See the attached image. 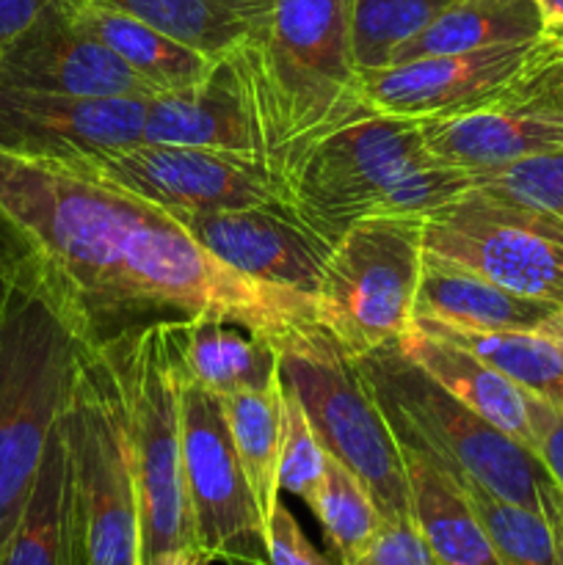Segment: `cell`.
<instances>
[{"mask_svg":"<svg viewBox=\"0 0 563 565\" xmlns=\"http://www.w3.org/2000/svg\"><path fill=\"white\" fill-rule=\"evenodd\" d=\"M533 42L497 44L458 55H428L359 72L364 108L370 114L412 121L467 114L506 92L508 83L528 64Z\"/></svg>","mask_w":563,"mask_h":565,"instance_id":"cell-14","label":"cell"},{"mask_svg":"<svg viewBox=\"0 0 563 565\" xmlns=\"http://www.w3.org/2000/svg\"><path fill=\"white\" fill-rule=\"evenodd\" d=\"M177 356L188 381L215 397L265 390L279 379V348L219 318L177 323Z\"/></svg>","mask_w":563,"mask_h":565,"instance_id":"cell-21","label":"cell"},{"mask_svg":"<svg viewBox=\"0 0 563 565\" xmlns=\"http://www.w3.org/2000/svg\"><path fill=\"white\" fill-rule=\"evenodd\" d=\"M351 362L401 450L419 452L456 483H472L497 500L544 513L552 478L539 456L456 401L397 342Z\"/></svg>","mask_w":563,"mask_h":565,"instance_id":"cell-4","label":"cell"},{"mask_svg":"<svg viewBox=\"0 0 563 565\" xmlns=\"http://www.w3.org/2000/svg\"><path fill=\"white\" fill-rule=\"evenodd\" d=\"M453 0H351V55L359 72L381 70L406 39Z\"/></svg>","mask_w":563,"mask_h":565,"instance_id":"cell-30","label":"cell"},{"mask_svg":"<svg viewBox=\"0 0 563 565\" xmlns=\"http://www.w3.org/2000/svg\"><path fill=\"white\" fill-rule=\"evenodd\" d=\"M166 36L224 58L241 47L268 14L270 0H103Z\"/></svg>","mask_w":563,"mask_h":565,"instance_id":"cell-25","label":"cell"},{"mask_svg":"<svg viewBox=\"0 0 563 565\" xmlns=\"http://www.w3.org/2000/svg\"><path fill=\"white\" fill-rule=\"evenodd\" d=\"M83 163L174 215H208L279 202L263 166L213 149L138 141L83 158Z\"/></svg>","mask_w":563,"mask_h":565,"instance_id":"cell-12","label":"cell"},{"mask_svg":"<svg viewBox=\"0 0 563 565\" xmlns=\"http://www.w3.org/2000/svg\"><path fill=\"white\" fill-rule=\"evenodd\" d=\"M541 33L544 22L530 0H453L392 53L390 64L533 42Z\"/></svg>","mask_w":563,"mask_h":565,"instance_id":"cell-23","label":"cell"},{"mask_svg":"<svg viewBox=\"0 0 563 565\" xmlns=\"http://www.w3.org/2000/svg\"><path fill=\"white\" fill-rule=\"evenodd\" d=\"M353 565H439L417 519H384L375 539Z\"/></svg>","mask_w":563,"mask_h":565,"instance_id":"cell-35","label":"cell"},{"mask_svg":"<svg viewBox=\"0 0 563 565\" xmlns=\"http://www.w3.org/2000/svg\"><path fill=\"white\" fill-rule=\"evenodd\" d=\"M279 373L326 452L368 486L384 519H414L406 456L337 342L323 329L296 337L279 348Z\"/></svg>","mask_w":563,"mask_h":565,"instance_id":"cell-8","label":"cell"},{"mask_svg":"<svg viewBox=\"0 0 563 565\" xmlns=\"http://www.w3.org/2000/svg\"><path fill=\"white\" fill-rule=\"evenodd\" d=\"M144 141L213 149L259 163L252 114L224 58L199 86L147 99Z\"/></svg>","mask_w":563,"mask_h":565,"instance_id":"cell-18","label":"cell"},{"mask_svg":"<svg viewBox=\"0 0 563 565\" xmlns=\"http://www.w3.org/2000/svg\"><path fill=\"white\" fill-rule=\"evenodd\" d=\"M147 99L66 97L0 83V152L83 160L144 141Z\"/></svg>","mask_w":563,"mask_h":565,"instance_id":"cell-15","label":"cell"},{"mask_svg":"<svg viewBox=\"0 0 563 565\" xmlns=\"http://www.w3.org/2000/svg\"><path fill=\"white\" fill-rule=\"evenodd\" d=\"M423 254L419 218L362 221L334 243L315 318L348 359L392 345L412 329Z\"/></svg>","mask_w":563,"mask_h":565,"instance_id":"cell-9","label":"cell"},{"mask_svg":"<svg viewBox=\"0 0 563 565\" xmlns=\"http://www.w3.org/2000/svg\"><path fill=\"white\" fill-rule=\"evenodd\" d=\"M9 292H11L9 279H6L3 270H0V309H3V307H6V301H9Z\"/></svg>","mask_w":563,"mask_h":565,"instance_id":"cell-41","label":"cell"},{"mask_svg":"<svg viewBox=\"0 0 563 565\" xmlns=\"http://www.w3.org/2000/svg\"><path fill=\"white\" fill-rule=\"evenodd\" d=\"M456 483V480H453ZM478 513L502 565H563L555 533L544 513L497 500L472 483H456Z\"/></svg>","mask_w":563,"mask_h":565,"instance_id":"cell-31","label":"cell"},{"mask_svg":"<svg viewBox=\"0 0 563 565\" xmlns=\"http://www.w3.org/2000/svg\"><path fill=\"white\" fill-rule=\"evenodd\" d=\"M174 218L204 252L235 274L312 301L326 263L334 252V243L304 224L282 202Z\"/></svg>","mask_w":563,"mask_h":565,"instance_id":"cell-13","label":"cell"},{"mask_svg":"<svg viewBox=\"0 0 563 565\" xmlns=\"http://www.w3.org/2000/svg\"><path fill=\"white\" fill-rule=\"evenodd\" d=\"M61 423V419H59ZM0 565H70L66 541V452L61 425L50 439L28 505L0 546Z\"/></svg>","mask_w":563,"mask_h":565,"instance_id":"cell-28","label":"cell"},{"mask_svg":"<svg viewBox=\"0 0 563 565\" xmlns=\"http://www.w3.org/2000/svg\"><path fill=\"white\" fill-rule=\"evenodd\" d=\"M0 83L66 97H155L119 55L75 22L64 0H53L25 33L0 53Z\"/></svg>","mask_w":563,"mask_h":565,"instance_id":"cell-16","label":"cell"},{"mask_svg":"<svg viewBox=\"0 0 563 565\" xmlns=\"http://www.w3.org/2000/svg\"><path fill=\"white\" fill-rule=\"evenodd\" d=\"M0 270L92 345L158 320L219 318L276 348L320 329L312 298L235 274L83 160L0 152Z\"/></svg>","mask_w":563,"mask_h":565,"instance_id":"cell-1","label":"cell"},{"mask_svg":"<svg viewBox=\"0 0 563 565\" xmlns=\"http://www.w3.org/2000/svg\"><path fill=\"white\" fill-rule=\"evenodd\" d=\"M469 180L475 191L508 199L563 224V149L533 154L502 169L480 171Z\"/></svg>","mask_w":563,"mask_h":565,"instance_id":"cell-32","label":"cell"},{"mask_svg":"<svg viewBox=\"0 0 563 565\" xmlns=\"http://www.w3.org/2000/svg\"><path fill=\"white\" fill-rule=\"evenodd\" d=\"M417 323L478 353L530 395L563 408V309L557 318L533 331H467L434 320Z\"/></svg>","mask_w":563,"mask_h":565,"instance_id":"cell-26","label":"cell"},{"mask_svg":"<svg viewBox=\"0 0 563 565\" xmlns=\"http://www.w3.org/2000/svg\"><path fill=\"white\" fill-rule=\"evenodd\" d=\"M268 177L364 108L351 55V0H270L257 31L224 55Z\"/></svg>","mask_w":563,"mask_h":565,"instance_id":"cell-2","label":"cell"},{"mask_svg":"<svg viewBox=\"0 0 563 565\" xmlns=\"http://www.w3.org/2000/svg\"><path fill=\"white\" fill-rule=\"evenodd\" d=\"M329 452L320 445L301 403L285 390L282 397V445H279V489L312 505L323 486Z\"/></svg>","mask_w":563,"mask_h":565,"instance_id":"cell-33","label":"cell"},{"mask_svg":"<svg viewBox=\"0 0 563 565\" xmlns=\"http://www.w3.org/2000/svg\"><path fill=\"white\" fill-rule=\"evenodd\" d=\"M419 125L431 154L469 177L563 149L561 116L541 114L506 99H491L467 114Z\"/></svg>","mask_w":563,"mask_h":565,"instance_id":"cell-17","label":"cell"},{"mask_svg":"<svg viewBox=\"0 0 563 565\" xmlns=\"http://www.w3.org/2000/svg\"><path fill=\"white\" fill-rule=\"evenodd\" d=\"M397 348L412 359L417 367H423L439 386H445L456 401L472 408L491 425L506 430L524 447H530L533 434H530L528 417V390L491 367L486 359L472 353L469 348L447 340L439 331L414 320L412 329L397 340Z\"/></svg>","mask_w":563,"mask_h":565,"instance_id":"cell-20","label":"cell"},{"mask_svg":"<svg viewBox=\"0 0 563 565\" xmlns=\"http://www.w3.org/2000/svg\"><path fill=\"white\" fill-rule=\"evenodd\" d=\"M282 375L265 390L235 392L219 397L226 430L235 445L237 461L246 472L265 524L279 505V445H282Z\"/></svg>","mask_w":563,"mask_h":565,"instance_id":"cell-27","label":"cell"},{"mask_svg":"<svg viewBox=\"0 0 563 565\" xmlns=\"http://www.w3.org/2000/svg\"><path fill=\"white\" fill-rule=\"evenodd\" d=\"M177 323L182 320H158L103 342L114 367L121 428L136 478L141 565L193 546L182 469Z\"/></svg>","mask_w":563,"mask_h":565,"instance_id":"cell-6","label":"cell"},{"mask_svg":"<svg viewBox=\"0 0 563 565\" xmlns=\"http://www.w3.org/2000/svg\"><path fill=\"white\" fill-rule=\"evenodd\" d=\"M528 417L533 434L530 450L539 456L557 489H563V408L528 392Z\"/></svg>","mask_w":563,"mask_h":565,"instance_id":"cell-36","label":"cell"},{"mask_svg":"<svg viewBox=\"0 0 563 565\" xmlns=\"http://www.w3.org/2000/svg\"><path fill=\"white\" fill-rule=\"evenodd\" d=\"M270 185L287 210L337 243L362 221H425L472 180L431 154L419 121L364 114L309 143Z\"/></svg>","mask_w":563,"mask_h":565,"instance_id":"cell-3","label":"cell"},{"mask_svg":"<svg viewBox=\"0 0 563 565\" xmlns=\"http://www.w3.org/2000/svg\"><path fill=\"white\" fill-rule=\"evenodd\" d=\"M539 11L544 31H563V0H530Z\"/></svg>","mask_w":563,"mask_h":565,"instance_id":"cell-40","label":"cell"},{"mask_svg":"<svg viewBox=\"0 0 563 565\" xmlns=\"http://www.w3.org/2000/svg\"><path fill=\"white\" fill-rule=\"evenodd\" d=\"M309 511L318 516L340 565L357 563L384 524V513L368 486L331 456L323 486Z\"/></svg>","mask_w":563,"mask_h":565,"instance_id":"cell-29","label":"cell"},{"mask_svg":"<svg viewBox=\"0 0 563 565\" xmlns=\"http://www.w3.org/2000/svg\"><path fill=\"white\" fill-rule=\"evenodd\" d=\"M423 248L513 296L563 309V224L469 188L423 221Z\"/></svg>","mask_w":563,"mask_h":565,"instance_id":"cell-10","label":"cell"},{"mask_svg":"<svg viewBox=\"0 0 563 565\" xmlns=\"http://www.w3.org/2000/svg\"><path fill=\"white\" fill-rule=\"evenodd\" d=\"M70 565H141L136 478L103 342L77 340L61 412Z\"/></svg>","mask_w":563,"mask_h":565,"instance_id":"cell-5","label":"cell"},{"mask_svg":"<svg viewBox=\"0 0 563 565\" xmlns=\"http://www.w3.org/2000/svg\"><path fill=\"white\" fill-rule=\"evenodd\" d=\"M495 99L563 119V31L541 33L533 42L528 64Z\"/></svg>","mask_w":563,"mask_h":565,"instance_id":"cell-34","label":"cell"},{"mask_svg":"<svg viewBox=\"0 0 563 565\" xmlns=\"http://www.w3.org/2000/svg\"><path fill=\"white\" fill-rule=\"evenodd\" d=\"M268 552L270 565H334L315 550L312 541L298 527L296 516L282 502L268 522Z\"/></svg>","mask_w":563,"mask_h":565,"instance_id":"cell-37","label":"cell"},{"mask_svg":"<svg viewBox=\"0 0 563 565\" xmlns=\"http://www.w3.org/2000/svg\"><path fill=\"white\" fill-rule=\"evenodd\" d=\"M414 519L439 565H502L489 533L450 475L419 452L403 450Z\"/></svg>","mask_w":563,"mask_h":565,"instance_id":"cell-24","label":"cell"},{"mask_svg":"<svg viewBox=\"0 0 563 565\" xmlns=\"http://www.w3.org/2000/svg\"><path fill=\"white\" fill-rule=\"evenodd\" d=\"M557 315L561 307L513 296L453 259L423 254L414 320H434L467 331H533Z\"/></svg>","mask_w":563,"mask_h":565,"instance_id":"cell-19","label":"cell"},{"mask_svg":"<svg viewBox=\"0 0 563 565\" xmlns=\"http://www.w3.org/2000/svg\"><path fill=\"white\" fill-rule=\"evenodd\" d=\"M182 469L193 550L202 552L210 563L270 565L268 524L237 461L219 397L185 375Z\"/></svg>","mask_w":563,"mask_h":565,"instance_id":"cell-11","label":"cell"},{"mask_svg":"<svg viewBox=\"0 0 563 565\" xmlns=\"http://www.w3.org/2000/svg\"><path fill=\"white\" fill-rule=\"evenodd\" d=\"M53 0H0V53L33 25Z\"/></svg>","mask_w":563,"mask_h":565,"instance_id":"cell-38","label":"cell"},{"mask_svg":"<svg viewBox=\"0 0 563 565\" xmlns=\"http://www.w3.org/2000/svg\"><path fill=\"white\" fill-rule=\"evenodd\" d=\"M77 337L42 301L11 287L0 309V546L28 505L70 392Z\"/></svg>","mask_w":563,"mask_h":565,"instance_id":"cell-7","label":"cell"},{"mask_svg":"<svg viewBox=\"0 0 563 565\" xmlns=\"http://www.w3.org/2000/svg\"><path fill=\"white\" fill-rule=\"evenodd\" d=\"M70 14L94 39L114 50L155 92H180L208 81L219 58L199 53L158 28L103 3V0H64Z\"/></svg>","mask_w":563,"mask_h":565,"instance_id":"cell-22","label":"cell"},{"mask_svg":"<svg viewBox=\"0 0 563 565\" xmlns=\"http://www.w3.org/2000/svg\"><path fill=\"white\" fill-rule=\"evenodd\" d=\"M544 516L550 519L552 533H555L557 555H561L563 563V489H557L555 480H552L550 489L544 491Z\"/></svg>","mask_w":563,"mask_h":565,"instance_id":"cell-39","label":"cell"}]
</instances>
